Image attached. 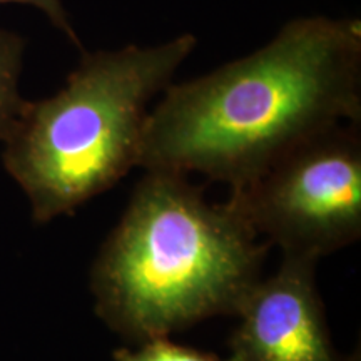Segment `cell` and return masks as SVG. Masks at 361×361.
<instances>
[{
	"instance_id": "6da1fadb",
	"label": "cell",
	"mask_w": 361,
	"mask_h": 361,
	"mask_svg": "<svg viewBox=\"0 0 361 361\" xmlns=\"http://www.w3.org/2000/svg\"><path fill=\"white\" fill-rule=\"evenodd\" d=\"M340 123H361V22L296 17L250 56L171 82L147 114L137 168L236 189Z\"/></svg>"
},
{
	"instance_id": "7a4b0ae2",
	"label": "cell",
	"mask_w": 361,
	"mask_h": 361,
	"mask_svg": "<svg viewBox=\"0 0 361 361\" xmlns=\"http://www.w3.org/2000/svg\"><path fill=\"white\" fill-rule=\"evenodd\" d=\"M268 250L229 200L209 202L186 174L146 171L90 268L94 310L129 345L236 316Z\"/></svg>"
},
{
	"instance_id": "3957f363",
	"label": "cell",
	"mask_w": 361,
	"mask_h": 361,
	"mask_svg": "<svg viewBox=\"0 0 361 361\" xmlns=\"http://www.w3.org/2000/svg\"><path fill=\"white\" fill-rule=\"evenodd\" d=\"M196 45V35L180 34L147 47L84 52L57 94L25 104L4 141V166L34 221L72 214L137 166L149 106Z\"/></svg>"
},
{
	"instance_id": "277c9868",
	"label": "cell",
	"mask_w": 361,
	"mask_h": 361,
	"mask_svg": "<svg viewBox=\"0 0 361 361\" xmlns=\"http://www.w3.org/2000/svg\"><path fill=\"white\" fill-rule=\"evenodd\" d=\"M361 123H340L283 152L228 200L283 255L319 261L361 236Z\"/></svg>"
},
{
	"instance_id": "5b68a950",
	"label": "cell",
	"mask_w": 361,
	"mask_h": 361,
	"mask_svg": "<svg viewBox=\"0 0 361 361\" xmlns=\"http://www.w3.org/2000/svg\"><path fill=\"white\" fill-rule=\"evenodd\" d=\"M316 263L283 255L278 271L261 278L236 313L231 361H348L333 345L316 284Z\"/></svg>"
},
{
	"instance_id": "8992f818",
	"label": "cell",
	"mask_w": 361,
	"mask_h": 361,
	"mask_svg": "<svg viewBox=\"0 0 361 361\" xmlns=\"http://www.w3.org/2000/svg\"><path fill=\"white\" fill-rule=\"evenodd\" d=\"M22 56L24 40L0 29V141L8 137L27 104L19 92Z\"/></svg>"
},
{
	"instance_id": "52a82bcc",
	"label": "cell",
	"mask_w": 361,
	"mask_h": 361,
	"mask_svg": "<svg viewBox=\"0 0 361 361\" xmlns=\"http://www.w3.org/2000/svg\"><path fill=\"white\" fill-rule=\"evenodd\" d=\"M135 348L123 346L112 351L114 361H231L229 358L202 351L191 346L178 345L169 336L151 338L134 345Z\"/></svg>"
},
{
	"instance_id": "ba28073f",
	"label": "cell",
	"mask_w": 361,
	"mask_h": 361,
	"mask_svg": "<svg viewBox=\"0 0 361 361\" xmlns=\"http://www.w3.org/2000/svg\"><path fill=\"white\" fill-rule=\"evenodd\" d=\"M0 4H27V6L37 7L39 11H42L47 16V19L52 22V25L56 29L64 32L71 42H74L79 49H82L78 34H75L74 27H72L61 0H0Z\"/></svg>"
},
{
	"instance_id": "9c48e42d",
	"label": "cell",
	"mask_w": 361,
	"mask_h": 361,
	"mask_svg": "<svg viewBox=\"0 0 361 361\" xmlns=\"http://www.w3.org/2000/svg\"><path fill=\"white\" fill-rule=\"evenodd\" d=\"M348 361H361V360H360V351H356V353L348 355Z\"/></svg>"
}]
</instances>
